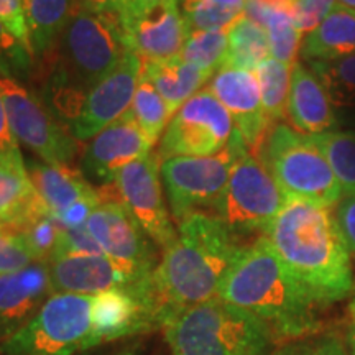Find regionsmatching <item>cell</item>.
Masks as SVG:
<instances>
[{"label":"cell","mask_w":355,"mask_h":355,"mask_svg":"<svg viewBox=\"0 0 355 355\" xmlns=\"http://www.w3.org/2000/svg\"><path fill=\"white\" fill-rule=\"evenodd\" d=\"M242 248L217 216L193 212L184 217L150 278L162 327L180 311L219 298L222 282Z\"/></svg>","instance_id":"1"},{"label":"cell","mask_w":355,"mask_h":355,"mask_svg":"<svg viewBox=\"0 0 355 355\" xmlns=\"http://www.w3.org/2000/svg\"><path fill=\"white\" fill-rule=\"evenodd\" d=\"M265 237L322 306L343 301L354 291L352 259L334 207L288 199Z\"/></svg>","instance_id":"2"},{"label":"cell","mask_w":355,"mask_h":355,"mask_svg":"<svg viewBox=\"0 0 355 355\" xmlns=\"http://www.w3.org/2000/svg\"><path fill=\"white\" fill-rule=\"evenodd\" d=\"M219 298L259 318L275 340L306 339L322 327V304L283 263L265 235L242 248L222 282Z\"/></svg>","instance_id":"3"},{"label":"cell","mask_w":355,"mask_h":355,"mask_svg":"<svg viewBox=\"0 0 355 355\" xmlns=\"http://www.w3.org/2000/svg\"><path fill=\"white\" fill-rule=\"evenodd\" d=\"M163 329L173 355H268L275 340L259 318L220 298L180 311Z\"/></svg>","instance_id":"4"},{"label":"cell","mask_w":355,"mask_h":355,"mask_svg":"<svg viewBox=\"0 0 355 355\" xmlns=\"http://www.w3.org/2000/svg\"><path fill=\"white\" fill-rule=\"evenodd\" d=\"M257 158L286 199H304L334 207L343 198V189L313 137L291 125L277 123L270 128Z\"/></svg>","instance_id":"5"},{"label":"cell","mask_w":355,"mask_h":355,"mask_svg":"<svg viewBox=\"0 0 355 355\" xmlns=\"http://www.w3.org/2000/svg\"><path fill=\"white\" fill-rule=\"evenodd\" d=\"M92 298L55 293L35 316L0 344L3 355H74L91 349Z\"/></svg>","instance_id":"6"},{"label":"cell","mask_w":355,"mask_h":355,"mask_svg":"<svg viewBox=\"0 0 355 355\" xmlns=\"http://www.w3.org/2000/svg\"><path fill=\"white\" fill-rule=\"evenodd\" d=\"M60 43L61 71L84 92L107 78L130 51L115 13H94L83 8L73 13Z\"/></svg>","instance_id":"7"},{"label":"cell","mask_w":355,"mask_h":355,"mask_svg":"<svg viewBox=\"0 0 355 355\" xmlns=\"http://www.w3.org/2000/svg\"><path fill=\"white\" fill-rule=\"evenodd\" d=\"M243 148L247 146L235 128L229 145L220 153L211 157H173L159 162V176L178 224L193 212L214 209L227 186L235 159Z\"/></svg>","instance_id":"8"},{"label":"cell","mask_w":355,"mask_h":355,"mask_svg":"<svg viewBox=\"0 0 355 355\" xmlns=\"http://www.w3.org/2000/svg\"><path fill=\"white\" fill-rule=\"evenodd\" d=\"M286 201L263 163L243 148L235 159L227 186L212 212L235 235L257 230L265 234Z\"/></svg>","instance_id":"9"},{"label":"cell","mask_w":355,"mask_h":355,"mask_svg":"<svg viewBox=\"0 0 355 355\" xmlns=\"http://www.w3.org/2000/svg\"><path fill=\"white\" fill-rule=\"evenodd\" d=\"M235 123L209 89L186 101L159 139V162L173 157H211L229 145Z\"/></svg>","instance_id":"10"},{"label":"cell","mask_w":355,"mask_h":355,"mask_svg":"<svg viewBox=\"0 0 355 355\" xmlns=\"http://www.w3.org/2000/svg\"><path fill=\"white\" fill-rule=\"evenodd\" d=\"M0 94L17 141L51 165H66L76 157L78 140L32 92L15 79L0 78Z\"/></svg>","instance_id":"11"},{"label":"cell","mask_w":355,"mask_h":355,"mask_svg":"<svg viewBox=\"0 0 355 355\" xmlns=\"http://www.w3.org/2000/svg\"><path fill=\"white\" fill-rule=\"evenodd\" d=\"M101 196V202L86 222L87 230L105 257L130 278L132 285L145 282L158 265L152 239L144 232L121 199L107 198L102 193Z\"/></svg>","instance_id":"12"},{"label":"cell","mask_w":355,"mask_h":355,"mask_svg":"<svg viewBox=\"0 0 355 355\" xmlns=\"http://www.w3.org/2000/svg\"><path fill=\"white\" fill-rule=\"evenodd\" d=\"M119 199L144 232L163 250L175 242L178 230L168 214L162 191L158 155H146L123 166L114 180Z\"/></svg>","instance_id":"13"},{"label":"cell","mask_w":355,"mask_h":355,"mask_svg":"<svg viewBox=\"0 0 355 355\" xmlns=\"http://www.w3.org/2000/svg\"><path fill=\"white\" fill-rule=\"evenodd\" d=\"M141 58L127 51L107 78L84 94L78 114L66 128L76 140L94 139L97 133L123 117L130 109L141 74Z\"/></svg>","instance_id":"14"},{"label":"cell","mask_w":355,"mask_h":355,"mask_svg":"<svg viewBox=\"0 0 355 355\" xmlns=\"http://www.w3.org/2000/svg\"><path fill=\"white\" fill-rule=\"evenodd\" d=\"M207 89L229 110L243 145L257 157L272 125L263 112L260 84L255 71L224 66L211 78Z\"/></svg>","instance_id":"15"},{"label":"cell","mask_w":355,"mask_h":355,"mask_svg":"<svg viewBox=\"0 0 355 355\" xmlns=\"http://www.w3.org/2000/svg\"><path fill=\"white\" fill-rule=\"evenodd\" d=\"M152 146V141L127 112L89 141L81 159L84 176L102 186L114 184L117 173L150 155Z\"/></svg>","instance_id":"16"},{"label":"cell","mask_w":355,"mask_h":355,"mask_svg":"<svg viewBox=\"0 0 355 355\" xmlns=\"http://www.w3.org/2000/svg\"><path fill=\"white\" fill-rule=\"evenodd\" d=\"M159 327L157 314L137 288H117L92 298L91 349Z\"/></svg>","instance_id":"17"},{"label":"cell","mask_w":355,"mask_h":355,"mask_svg":"<svg viewBox=\"0 0 355 355\" xmlns=\"http://www.w3.org/2000/svg\"><path fill=\"white\" fill-rule=\"evenodd\" d=\"M121 28L128 50L144 61H165L180 56L188 38L180 0L150 8Z\"/></svg>","instance_id":"18"},{"label":"cell","mask_w":355,"mask_h":355,"mask_svg":"<svg viewBox=\"0 0 355 355\" xmlns=\"http://www.w3.org/2000/svg\"><path fill=\"white\" fill-rule=\"evenodd\" d=\"M55 295L50 266L35 261L20 272L0 275V340L15 334Z\"/></svg>","instance_id":"19"},{"label":"cell","mask_w":355,"mask_h":355,"mask_svg":"<svg viewBox=\"0 0 355 355\" xmlns=\"http://www.w3.org/2000/svg\"><path fill=\"white\" fill-rule=\"evenodd\" d=\"M46 263L55 293L96 296L132 285L130 278L105 255H61Z\"/></svg>","instance_id":"20"},{"label":"cell","mask_w":355,"mask_h":355,"mask_svg":"<svg viewBox=\"0 0 355 355\" xmlns=\"http://www.w3.org/2000/svg\"><path fill=\"white\" fill-rule=\"evenodd\" d=\"M286 119L291 127L304 135H318L336 127L334 104L316 74L296 63L291 71Z\"/></svg>","instance_id":"21"},{"label":"cell","mask_w":355,"mask_h":355,"mask_svg":"<svg viewBox=\"0 0 355 355\" xmlns=\"http://www.w3.org/2000/svg\"><path fill=\"white\" fill-rule=\"evenodd\" d=\"M26 171L43 206L53 217L79 201L99 196V191L92 188L86 176L68 165L30 162Z\"/></svg>","instance_id":"22"},{"label":"cell","mask_w":355,"mask_h":355,"mask_svg":"<svg viewBox=\"0 0 355 355\" xmlns=\"http://www.w3.org/2000/svg\"><path fill=\"white\" fill-rule=\"evenodd\" d=\"M141 78L157 89L175 115L186 101L201 91L212 74L176 56L165 61H144Z\"/></svg>","instance_id":"23"},{"label":"cell","mask_w":355,"mask_h":355,"mask_svg":"<svg viewBox=\"0 0 355 355\" xmlns=\"http://www.w3.org/2000/svg\"><path fill=\"white\" fill-rule=\"evenodd\" d=\"M355 55V10L336 3L329 15L301 43L306 61H336Z\"/></svg>","instance_id":"24"},{"label":"cell","mask_w":355,"mask_h":355,"mask_svg":"<svg viewBox=\"0 0 355 355\" xmlns=\"http://www.w3.org/2000/svg\"><path fill=\"white\" fill-rule=\"evenodd\" d=\"M24 7L33 56H48L76 12V0H24Z\"/></svg>","instance_id":"25"},{"label":"cell","mask_w":355,"mask_h":355,"mask_svg":"<svg viewBox=\"0 0 355 355\" xmlns=\"http://www.w3.org/2000/svg\"><path fill=\"white\" fill-rule=\"evenodd\" d=\"M46 211L28 171L0 165V224L21 229L32 217Z\"/></svg>","instance_id":"26"},{"label":"cell","mask_w":355,"mask_h":355,"mask_svg":"<svg viewBox=\"0 0 355 355\" xmlns=\"http://www.w3.org/2000/svg\"><path fill=\"white\" fill-rule=\"evenodd\" d=\"M229 51L225 66L247 71H255L270 55L268 35L265 26L257 24L243 13L227 30Z\"/></svg>","instance_id":"27"},{"label":"cell","mask_w":355,"mask_h":355,"mask_svg":"<svg viewBox=\"0 0 355 355\" xmlns=\"http://www.w3.org/2000/svg\"><path fill=\"white\" fill-rule=\"evenodd\" d=\"M293 66L283 64L268 58L255 69L261 92V105L270 125L282 123L288 114V97H290Z\"/></svg>","instance_id":"28"},{"label":"cell","mask_w":355,"mask_h":355,"mask_svg":"<svg viewBox=\"0 0 355 355\" xmlns=\"http://www.w3.org/2000/svg\"><path fill=\"white\" fill-rule=\"evenodd\" d=\"M311 137L329 163L343 196L355 194V132L329 130Z\"/></svg>","instance_id":"29"},{"label":"cell","mask_w":355,"mask_h":355,"mask_svg":"<svg viewBox=\"0 0 355 355\" xmlns=\"http://www.w3.org/2000/svg\"><path fill=\"white\" fill-rule=\"evenodd\" d=\"M128 114L132 115L140 130L145 133L146 139L153 145L159 140L162 133H165L173 115L166 102L157 92V89L141 78V74Z\"/></svg>","instance_id":"30"},{"label":"cell","mask_w":355,"mask_h":355,"mask_svg":"<svg viewBox=\"0 0 355 355\" xmlns=\"http://www.w3.org/2000/svg\"><path fill=\"white\" fill-rule=\"evenodd\" d=\"M336 107H355V55L336 61H308Z\"/></svg>","instance_id":"31"},{"label":"cell","mask_w":355,"mask_h":355,"mask_svg":"<svg viewBox=\"0 0 355 355\" xmlns=\"http://www.w3.org/2000/svg\"><path fill=\"white\" fill-rule=\"evenodd\" d=\"M229 51L227 30L193 32L186 38L180 58L186 63L198 66L212 76L225 66Z\"/></svg>","instance_id":"32"},{"label":"cell","mask_w":355,"mask_h":355,"mask_svg":"<svg viewBox=\"0 0 355 355\" xmlns=\"http://www.w3.org/2000/svg\"><path fill=\"white\" fill-rule=\"evenodd\" d=\"M263 26L268 35L270 55L279 63L295 66L298 53L301 51L303 35L296 28L291 12L268 10Z\"/></svg>","instance_id":"33"},{"label":"cell","mask_w":355,"mask_h":355,"mask_svg":"<svg viewBox=\"0 0 355 355\" xmlns=\"http://www.w3.org/2000/svg\"><path fill=\"white\" fill-rule=\"evenodd\" d=\"M180 10L188 35L193 32L229 30L239 17L243 15L241 8L220 6L212 0H180Z\"/></svg>","instance_id":"34"},{"label":"cell","mask_w":355,"mask_h":355,"mask_svg":"<svg viewBox=\"0 0 355 355\" xmlns=\"http://www.w3.org/2000/svg\"><path fill=\"white\" fill-rule=\"evenodd\" d=\"M32 247L20 229L0 224V275L20 272L35 263Z\"/></svg>","instance_id":"35"},{"label":"cell","mask_w":355,"mask_h":355,"mask_svg":"<svg viewBox=\"0 0 355 355\" xmlns=\"http://www.w3.org/2000/svg\"><path fill=\"white\" fill-rule=\"evenodd\" d=\"M61 225L50 212L44 211L32 217L20 230L32 247L38 261H48L55 254L58 241H60Z\"/></svg>","instance_id":"36"},{"label":"cell","mask_w":355,"mask_h":355,"mask_svg":"<svg viewBox=\"0 0 355 355\" xmlns=\"http://www.w3.org/2000/svg\"><path fill=\"white\" fill-rule=\"evenodd\" d=\"M33 55L25 50L10 33L0 25V74L2 78H26L33 64Z\"/></svg>","instance_id":"37"},{"label":"cell","mask_w":355,"mask_h":355,"mask_svg":"<svg viewBox=\"0 0 355 355\" xmlns=\"http://www.w3.org/2000/svg\"><path fill=\"white\" fill-rule=\"evenodd\" d=\"M0 25H2L26 51L33 55L32 42H30V30L25 17L24 0H0Z\"/></svg>","instance_id":"38"},{"label":"cell","mask_w":355,"mask_h":355,"mask_svg":"<svg viewBox=\"0 0 355 355\" xmlns=\"http://www.w3.org/2000/svg\"><path fill=\"white\" fill-rule=\"evenodd\" d=\"M61 255H105L94 241L86 225L74 229H61L60 241H58L56 250L53 257Z\"/></svg>","instance_id":"39"},{"label":"cell","mask_w":355,"mask_h":355,"mask_svg":"<svg viewBox=\"0 0 355 355\" xmlns=\"http://www.w3.org/2000/svg\"><path fill=\"white\" fill-rule=\"evenodd\" d=\"M337 0H296L291 15L301 35L313 32L336 7Z\"/></svg>","instance_id":"40"},{"label":"cell","mask_w":355,"mask_h":355,"mask_svg":"<svg viewBox=\"0 0 355 355\" xmlns=\"http://www.w3.org/2000/svg\"><path fill=\"white\" fill-rule=\"evenodd\" d=\"M0 165L26 173L24 157L20 153L15 135L12 133L10 123H8L2 94H0Z\"/></svg>","instance_id":"41"},{"label":"cell","mask_w":355,"mask_h":355,"mask_svg":"<svg viewBox=\"0 0 355 355\" xmlns=\"http://www.w3.org/2000/svg\"><path fill=\"white\" fill-rule=\"evenodd\" d=\"M334 211L337 224H339L350 254L355 255V194L340 198Z\"/></svg>","instance_id":"42"},{"label":"cell","mask_w":355,"mask_h":355,"mask_svg":"<svg viewBox=\"0 0 355 355\" xmlns=\"http://www.w3.org/2000/svg\"><path fill=\"white\" fill-rule=\"evenodd\" d=\"M168 2H175V0H117L115 2V17H117L119 25H123L135 17L141 15L144 12L150 10V8Z\"/></svg>","instance_id":"43"},{"label":"cell","mask_w":355,"mask_h":355,"mask_svg":"<svg viewBox=\"0 0 355 355\" xmlns=\"http://www.w3.org/2000/svg\"><path fill=\"white\" fill-rule=\"evenodd\" d=\"M117 0H76L78 8L94 13H115Z\"/></svg>","instance_id":"44"},{"label":"cell","mask_w":355,"mask_h":355,"mask_svg":"<svg viewBox=\"0 0 355 355\" xmlns=\"http://www.w3.org/2000/svg\"><path fill=\"white\" fill-rule=\"evenodd\" d=\"M273 355H336L331 347H316V349H286Z\"/></svg>","instance_id":"45"},{"label":"cell","mask_w":355,"mask_h":355,"mask_svg":"<svg viewBox=\"0 0 355 355\" xmlns=\"http://www.w3.org/2000/svg\"><path fill=\"white\" fill-rule=\"evenodd\" d=\"M260 6H263L268 10H286L291 12L296 0H257Z\"/></svg>","instance_id":"46"},{"label":"cell","mask_w":355,"mask_h":355,"mask_svg":"<svg viewBox=\"0 0 355 355\" xmlns=\"http://www.w3.org/2000/svg\"><path fill=\"white\" fill-rule=\"evenodd\" d=\"M212 2L220 3V6H225V7L241 8V10H243V6H245V0H212Z\"/></svg>","instance_id":"47"},{"label":"cell","mask_w":355,"mask_h":355,"mask_svg":"<svg viewBox=\"0 0 355 355\" xmlns=\"http://www.w3.org/2000/svg\"><path fill=\"white\" fill-rule=\"evenodd\" d=\"M349 343H350V347H352V352L355 355V322L352 321L350 324V329H349Z\"/></svg>","instance_id":"48"},{"label":"cell","mask_w":355,"mask_h":355,"mask_svg":"<svg viewBox=\"0 0 355 355\" xmlns=\"http://www.w3.org/2000/svg\"><path fill=\"white\" fill-rule=\"evenodd\" d=\"M115 355H139V347H130V349H123L119 354Z\"/></svg>","instance_id":"49"},{"label":"cell","mask_w":355,"mask_h":355,"mask_svg":"<svg viewBox=\"0 0 355 355\" xmlns=\"http://www.w3.org/2000/svg\"><path fill=\"white\" fill-rule=\"evenodd\" d=\"M337 3L350 8V10H355V0H337Z\"/></svg>","instance_id":"50"},{"label":"cell","mask_w":355,"mask_h":355,"mask_svg":"<svg viewBox=\"0 0 355 355\" xmlns=\"http://www.w3.org/2000/svg\"><path fill=\"white\" fill-rule=\"evenodd\" d=\"M350 314H352V321L355 322V288H354V296H352V301H350Z\"/></svg>","instance_id":"51"}]
</instances>
